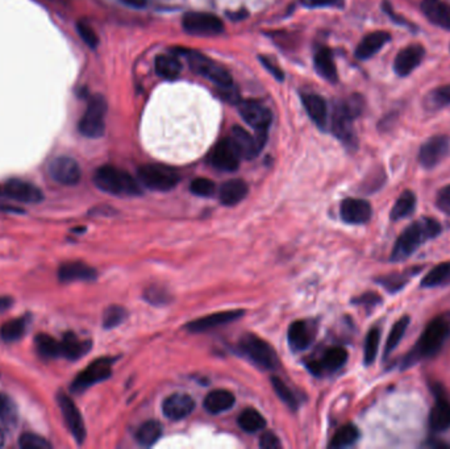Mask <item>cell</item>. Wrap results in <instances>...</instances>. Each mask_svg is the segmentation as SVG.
<instances>
[{
  "label": "cell",
  "mask_w": 450,
  "mask_h": 449,
  "mask_svg": "<svg viewBox=\"0 0 450 449\" xmlns=\"http://www.w3.org/2000/svg\"><path fill=\"white\" fill-rule=\"evenodd\" d=\"M62 356L66 357L67 360L75 361L80 357L84 356L91 349V342L89 340H80L77 335L73 332H67L62 339Z\"/></svg>",
  "instance_id": "f1b7e54d"
},
{
  "label": "cell",
  "mask_w": 450,
  "mask_h": 449,
  "mask_svg": "<svg viewBox=\"0 0 450 449\" xmlns=\"http://www.w3.org/2000/svg\"><path fill=\"white\" fill-rule=\"evenodd\" d=\"M195 409V400L183 393H175L163 400L162 411L172 421H182Z\"/></svg>",
  "instance_id": "e0dca14e"
},
{
  "label": "cell",
  "mask_w": 450,
  "mask_h": 449,
  "mask_svg": "<svg viewBox=\"0 0 450 449\" xmlns=\"http://www.w3.org/2000/svg\"><path fill=\"white\" fill-rule=\"evenodd\" d=\"M379 342H381V332L377 328L372 330L368 333L366 340H365V364L370 365L374 362L377 353H378V348H379Z\"/></svg>",
  "instance_id": "ee69618b"
},
{
  "label": "cell",
  "mask_w": 450,
  "mask_h": 449,
  "mask_svg": "<svg viewBox=\"0 0 450 449\" xmlns=\"http://www.w3.org/2000/svg\"><path fill=\"white\" fill-rule=\"evenodd\" d=\"M48 172L57 184L65 186L77 185L82 177L78 162L71 157H66V156L54 159L49 164Z\"/></svg>",
  "instance_id": "5bb4252c"
},
{
  "label": "cell",
  "mask_w": 450,
  "mask_h": 449,
  "mask_svg": "<svg viewBox=\"0 0 450 449\" xmlns=\"http://www.w3.org/2000/svg\"><path fill=\"white\" fill-rule=\"evenodd\" d=\"M232 143L237 148L240 155L242 159H252L260 155L262 150V146L258 144L255 136H253L249 132H246L241 127H233L231 137Z\"/></svg>",
  "instance_id": "7402d4cb"
},
{
  "label": "cell",
  "mask_w": 450,
  "mask_h": 449,
  "mask_svg": "<svg viewBox=\"0 0 450 449\" xmlns=\"http://www.w3.org/2000/svg\"><path fill=\"white\" fill-rule=\"evenodd\" d=\"M271 385H273V389L274 391L277 393V396H279V399L291 410H295L298 407V399L296 396H294L290 387L283 382L280 378L278 377H273L271 378Z\"/></svg>",
  "instance_id": "b9f144b4"
},
{
  "label": "cell",
  "mask_w": 450,
  "mask_h": 449,
  "mask_svg": "<svg viewBox=\"0 0 450 449\" xmlns=\"http://www.w3.org/2000/svg\"><path fill=\"white\" fill-rule=\"evenodd\" d=\"M120 1L132 8H144L147 3V0H120Z\"/></svg>",
  "instance_id": "680465c9"
},
{
  "label": "cell",
  "mask_w": 450,
  "mask_h": 449,
  "mask_svg": "<svg viewBox=\"0 0 450 449\" xmlns=\"http://www.w3.org/2000/svg\"><path fill=\"white\" fill-rule=\"evenodd\" d=\"M416 207V197L412 191H404L399 198H397L393 210H391V219L393 220H400L407 218L412 212L415 211Z\"/></svg>",
  "instance_id": "8d00e7d4"
},
{
  "label": "cell",
  "mask_w": 450,
  "mask_h": 449,
  "mask_svg": "<svg viewBox=\"0 0 450 449\" xmlns=\"http://www.w3.org/2000/svg\"><path fill=\"white\" fill-rule=\"evenodd\" d=\"M107 103L102 95H95L80 121V132L89 139H99L106 131Z\"/></svg>",
  "instance_id": "5b68a950"
},
{
  "label": "cell",
  "mask_w": 450,
  "mask_h": 449,
  "mask_svg": "<svg viewBox=\"0 0 450 449\" xmlns=\"http://www.w3.org/2000/svg\"><path fill=\"white\" fill-rule=\"evenodd\" d=\"M27 327V317H16L10 322H6L0 327V337L6 343H15L26 335Z\"/></svg>",
  "instance_id": "d6a6232c"
},
{
  "label": "cell",
  "mask_w": 450,
  "mask_h": 449,
  "mask_svg": "<svg viewBox=\"0 0 450 449\" xmlns=\"http://www.w3.org/2000/svg\"><path fill=\"white\" fill-rule=\"evenodd\" d=\"M4 440H6V434H4V430H3V427L0 425V447L4 444Z\"/></svg>",
  "instance_id": "94428289"
},
{
  "label": "cell",
  "mask_w": 450,
  "mask_h": 449,
  "mask_svg": "<svg viewBox=\"0 0 450 449\" xmlns=\"http://www.w3.org/2000/svg\"><path fill=\"white\" fill-rule=\"evenodd\" d=\"M240 348L242 353L249 357L255 365L267 370L278 368V356L274 348L261 337L246 333L240 340Z\"/></svg>",
  "instance_id": "277c9868"
},
{
  "label": "cell",
  "mask_w": 450,
  "mask_h": 449,
  "mask_svg": "<svg viewBox=\"0 0 450 449\" xmlns=\"http://www.w3.org/2000/svg\"><path fill=\"white\" fill-rule=\"evenodd\" d=\"M162 435V424L159 421H147L140 425L136 434V440L144 446V447H152L159 441V437Z\"/></svg>",
  "instance_id": "e575fe53"
},
{
  "label": "cell",
  "mask_w": 450,
  "mask_h": 449,
  "mask_svg": "<svg viewBox=\"0 0 450 449\" xmlns=\"http://www.w3.org/2000/svg\"><path fill=\"white\" fill-rule=\"evenodd\" d=\"M408 324H410L408 317H403L402 319H399L397 323L394 324L393 330L390 332V336L387 339V343H386V349H384L386 356L390 355L397 348V344L400 343V340L403 339L404 332L407 330Z\"/></svg>",
  "instance_id": "60d3db41"
},
{
  "label": "cell",
  "mask_w": 450,
  "mask_h": 449,
  "mask_svg": "<svg viewBox=\"0 0 450 449\" xmlns=\"http://www.w3.org/2000/svg\"><path fill=\"white\" fill-rule=\"evenodd\" d=\"M315 67L318 74L327 80H337V69L333 61V55L328 48L320 49L315 55Z\"/></svg>",
  "instance_id": "836d02e7"
},
{
  "label": "cell",
  "mask_w": 450,
  "mask_h": 449,
  "mask_svg": "<svg viewBox=\"0 0 450 449\" xmlns=\"http://www.w3.org/2000/svg\"><path fill=\"white\" fill-rule=\"evenodd\" d=\"M186 58L190 64V67L204 78L211 80L217 87H225L229 85H233V80L231 74L225 70L224 67H220L211 58L198 53V52H185Z\"/></svg>",
  "instance_id": "52a82bcc"
},
{
  "label": "cell",
  "mask_w": 450,
  "mask_h": 449,
  "mask_svg": "<svg viewBox=\"0 0 450 449\" xmlns=\"http://www.w3.org/2000/svg\"><path fill=\"white\" fill-rule=\"evenodd\" d=\"M449 139L445 136H436L429 139L419 152V161L424 168L431 169L437 166L449 155Z\"/></svg>",
  "instance_id": "9a60e30c"
},
{
  "label": "cell",
  "mask_w": 450,
  "mask_h": 449,
  "mask_svg": "<svg viewBox=\"0 0 450 449\" xmlns=\"http://www.w3.org/2000/svg\"><path fill=\"white\" fill-rule=\"evenodd\" d=\"M341 218L349 224H363L371 218V206L363 199H345L341 204Z\"/></svg>",
  "instance_id": "d6986e66"
},
{
  "label": "cell",
  "mask_w": 450,
  "mask_h": 449,
  "mask_svg": "<svg viewBox=\"0 0 450 449\" xmlns=\"http://www.w3.org/2000/svg\"><path fill=\"white\" fill-rule=\"evenodd\" d=\"M144 298L149 303L154 304V306H163V304L170 303V301H172L170 292L161 286H150L145 291Z\"/></svg>",
  "instance_id": "f6af8a7d"
},
{
  "label": "cell",
  "mask_w": 450,
  "mask_h": 449,
  "mask_svg": "<svg viewBox=\"0 0 450 449\" xmlns=\"http://www.w3.org/2000/svg\"><path fill=\"white\" fill-rule=\"evenodd\" d=\"M431 428L436 432L445 431L450 427V403L445 398H438L435 407L429 414Z\"/></svg>",
  "instance_id": "4dcf8cb0"
},
{
  "label": "cell",
  "mask_w": 450,
  "mask_h": 449,
  "mask_svg": "<svg viewBox=\"0 0 450 449\" xmlns=\"http://www.w3.org/2000/svg\"><path fill=\"white\" fill-rule=\"evenodd\" d=\"M190 190L192 194H195L198 197H211L216 191V185L212 182L211 179L197 178L191 182Z\"/></svg>",
  "instance_id": "681fc988"
},
{
  "label": "cell",
  "mask_w": 450,
  "mask_h": 449,
  "mask_svg": "<svg viewBox=\"0 0 450 449\" xmlns=\"http://www.w3.org/2000/svg\"><path fill=\"white\" fill-rule=\"evenodd\" d=\"M115 358L103 357L91 362L86 369L78 374V377L71 383V390L74 393H82L91 387L95 383L103 382L112 374V364Z\"/></svg>",
  "instance_id": "ba28073f"
},
{
  "label": "cell",
  "mask_w": 450,
  "mask_h": 449,
  "mask_svg": "<svg viewBox=\"0 0 450 449\" xmlns=\"http://www.w3.org/2000/svg\"><path fill=\"white\" fill-rule=\"evenodd\" d=\"M143 185L154 191H169L178 185L179 174L169 166L144 165L137 172Z\"/></svg>",
  "instance_id": "8992f818"
},
{
  "label": "cell",
  "mask_w": 450,
  "mask_h": 449,
  "mask_svg": "<svg viewBox=\"0 0 450 449\" xmlns=\"http://www.w3.org/2000/svg\"><path fill=\"white\" fill-rule=\"evenodd\" d=\"M239 425L242 431L254 434L265 428V418L254 409H246L240 414Z\"/></svg>",
  "instance_id": "d590c367"
},
{
  "label": "cell",
  "mask_w": 450,
  "mask_h": 449,
  "mask_svg": "<svg viewBox=\"0 0 450 449\" xmlns=\"http://www.w3.org/2000/svg\"><path fill=\"white\" fill-rule=\"evenodd\" d=\"M19 446L23 449H51L52 444L39 435L35 434H23L19 439Z\"/></svg>",
  "instance_id": "c3c4849f"
},
{
  "label": "cell",
  "mask_w": 450,
  "mask_h": 449,
  "mask_svg": "<svg viewBox=\"0 0 450 449\" xmlns=\"http://www.w3.org/2000/svg\"><path fill=\"white\" fill-rule=\"evenodd\" d=\"M378 282L384 285L387 290L394 291L403 288L404 283L407 282V278L402 276H388V277L381 278Z\"/></svg>",
  "instance_id": "816d5d0a"
},
{
  "label": "cell",
  "mask_w": 450,
  "mask_h": 449,
  "mask_svg": "<svg viewBox=\"0 0 450 449\" xmlns=\"http://www.w3.org/2000/svg\"><path fill=\"white\" fill-rule=\"evenodd\" d=\"M244 315V311H224V312H216L207 317H200L194 322H190L187 324V330L194 333L204 332V331L213 330L220 326L229 324L235 320H237Z\"/></svg>",
  "instance_id": "ffe728a7"
},
{
  "label": "cell",
  "mask_w": 450,
  "mask_h": 449,
  "mask_svg": "<svg viewBox=\"0 0 450 449\" xmlns=\"http://www.w3.org/2000/svg\"><path fill=\"white\" fill-rule=\"evenodd\" d=\"M236 399L235 396L228 390H215L211 391L204 399V409L210 414H222L232 409Z\"/></svg>",
  "instance_id": "f546056e"
},
{
  "label": "cell",
  "mask_w": 450,
  "mask_h": 449,
  "mask_svg": "<svg viewBox=\"0 0 450 449\" xmlns=\"http://www.w3.org/2000/svg\"><path fill=\"white\" fill-rule=\"evenodd\" d=\"M260 61H261V64L264 65V67H265L266 70L276 78V80H283V78H285V74H283V71H282V69L277 65V64H274L270 58H267V57H260Z\"/></svg>",
  "instance_id": "11a10c76"
},
{
  "label": "cell",
  "mask_w": 450,
  "mask_h": 449,
  "mask_svg": "<svg viewBox=\"0 0 450 449\" xmlns=\"http://www.w3.org/2000/svg\"><path fill=\"white\" fill-rule=\"evenodd\" d=\"M128 314H127V310L120 307V306H111L108 307L106 311H105V315H103V326L107 330H111V328H115L118 327L120 324L124 323V320L127 319Z\"/></svg>",
  "instance_id": "7bdbcfd3"
},
{
  "label": "cell",
  "mask_w": 450,
  "mask_h": 449,
  "mask_svg": "<svg viewBox=\"0 0 450 449\" xmlns=\"http://www.w3.org/2000/svg\"><path fill=\"white\" fill-rule=\"evenodd\" d=\"M422 10L425 17L437 27L450 30V4L444 0H423Z\"/></svg>",
  "instance_id": "603a6c76"
},
{
  "label": "cell",
  "mask_w": 450,
  "mask_h": 449,
  "mask_svg": "<svg viewBox=\"0 0 450 449\" xmlns=\"http://www.w3.org/2000/svg\"><path fill=\"white\" fill-rule=\"evenodd\" d=\"M57 400H58V406L61 409V412L64 415V419H65V423H66L71 435L74 436V439L77 440L78 444H83V441L86 439V427H84V422L82 419V415H80L77 405L65 393H60L57 396Z\"/></svg>",
  "instance_id": "4fadbf2b"
},
{
  "label": "cell",
  "mask_w": 450,
  "mask_h": 449,
  "mask_svg": "<svg viewBox=\"0 0 450 449\" xmlns=\"http://www.w3.org/2000/svg\"><path fill=\"white\" fill-rule=\"evenodd\" d=\"M241 155L231 139L219 141L212 149L210 162L212 166L222 172H235L239 169Z\"/></svg>",
  "instance_id": "7c38bea8"
},
{
  "label": "cell",
  "mask_w": 450,
  "mask_h": 449,
  "mask_svg": "<svg viewBox=\"0 0 450 449\" xmlns=\"http://www.w3.org/2000/svg\"><path fill=\"white\" fill-rule=\"evenodd\" d=\"M12 306V298L10 297H0V314L7 311Z\"/></svg>",
  "instance_id": "91938a15"
},
{
  "label": "cell",
  "mask_w": 450,
  "mask_h": 449,
  "mask_svg": "<svg viewBox=\"0 0 450 449\" xmlns=\"http://www.w3.org/2000/svg\"><path fill=\"white\" fill-rule=\"evenodd\" d=\"M93 184L102 191L116 197H137L141 194V187L129 173L109 165L95 172Z\"/></svg>",
  "instance_id": "7a4b0ae2"
},
{
  "label": "cell",
  "mask_w": 450,
  "mask_h": 449,
  "mask_svg": "<svg viewBox=\"0 0 450 449\" xmlns=\"http://www.w3.org/2000/svg\"><path fill=\"white\" fill-rule=\"evenodd\" d=\"M240 115L251 127L254 128L255 133H266L271 124V112L267 107L261 105L255 100H240Z\"/></svg>",
  "instance_id": "8fae6325"
},
{
  "label": "cell",
  "mask_w": 450,
  "mask_h": 449,
  "mask_svg": "<svg viewBox=\"0 0 450 449\" xmlns=\"http://www.w3.org/2000/svg\"><path fill=\"white\" fill-rule=\"evenodd\" d=\"M354 114L350 111V108L344 103H339L334 107L332 114L331 128L332 132L334 133L345 146H356V134L353 130V119Z\"/></svg>",
  "instance_id": "30bf717a"
},
{
  "label": "cell",
  "mask_w": 450,
  "mask_h": 449,
  "mask_svg": "<svg viewBox=\"0 0 450 449\" xmlns=\"http://www.w3.org/2000/svg\"><path fill=\"white\" fill-rule=\"evenodd\" d=\"M35 344H36L37 352L42 357L57 358V357L62 356V344H61V342L55 340L54 337L46 335V333H40L36 337Z\"/></svg>",
  "instance_id": "74e56055"
},
{
  "label": "cell",
  "mask_w": 450,
  "mask_h": 449,
  "mask_svg": "<svg viewBox=\"0 0 450 449\" xmlns=\"http://www.w3.org/2000/svg\"><path fill=\"white\" fill-rule=\"evenodd\" d=\"M450 333V320L448 317H438L432 320L424 331L415 352L408 357H429L436 355L442 348Z\"/></svg>",
  "instance_id": "3957f363"
},
{
  "label": "cell",
  "mask_w": 450,
  "mask_h": 449,
  "mask_svg": "<svg viewBox=\"0 0 450 449\" xmlns=\"http://www.w3.org/2000/svg\"><path fill=\"white\" fill-rule=\"evenodd\" d=\"M1 194H4V191L0 188V195H1Z\"/></svg>",
  "instance_id": "6125c7cd"
},
{
  "label": "cell",
  "mask_w": 450,
  "mask_h": 449,
  "mask_svg": "<svg viewBox=\"0 0 450 449\" xmlns=\"http://www.w3.org/2000/svg\"><path fill=\"white\" fill-rule=\"evenodd\" d=\"M287 336H289V343L294 351H305L314 342L315 333L307 323L298 320L294 322L290 326Z\"/></svg>",
  "instance_id": "4316f807"
},
{
  "label": "cell",
  "mask_w": 450,
  "mask_h": 449,
  "mask_svg": "<svg viewBox=\"0 0 450 449\" xmlns=\"http://www.w3.org/2000/svg\"><path fill=\"white\" fill-rule=\"evenodd\" d=\"M348 360V352L341 346H333L330 348L321 360L318 361H311L308 364V369L314 374L320 376L325 371H334L339 370Z\"/></svg>",
  "instance_id": "44dd1931"
},
{
  "label": "cell",
  "mask_w": 450,
  "mask_h": 449,
  "mask_svg": "<svg viewBox=\"0 0 450 449\" xmlns=\"http://www.w3.org/2000/svg\"><path fill=\"white\" fill-rule=\"evenodd\" d=\"M58 279L61 282H77V281H93L96 279V270L80 261L65 263L58 269Z\"/></svg>",
  "instance_id": "cb8c5ba5"
},
{
  "label": "cell",
  "mask_w": 450,
  "mask_h": 449,
  "mask_svg": "<svg viewBox=\"0 0 450 449\" xmlns=\"http://www.w3.org/2000/svg\"><path fill=\"white\" fill-rule=\"evenodd\" d=\"M390 40L391 36L387 32H372L359 42L356 49V57L359 60H368L379 52Z\"/></svg>",
  "instance_id": "484cf974"
},
{
  "label": "cell",
  "mask_w": 450,
  "mask_h": 449,
  "mask_svg": "<svg viewBox=\"0 0 450 449\" xmlns=\"http://www.w3.org/2000/svg\"><path fill=\"white\" fill-rule=\"evenodd\" d=\"M303 1L309 7H339L343 4V0H303Z\"/></svg>",
  "instance_id": "9f6ffc18"
},
{
  "label": "cell",
  "mask_w": 450,
  "mask_h": 449,
  "mask_svg": "<svg viewBox=\"0 0 450 449\" xmlns=\"http://www.w3.org/2000/svg\"><path fill=\"white\" fill-rule=\"evenodd\" d=\"M424 48L419 44L408 45L404 49H402L397 54L395 62H394V69L395 73L400 77H406L411 74L416 67L420 65V62L424 58Z\"/></svg>",
  "instance_id": "ac0fdd59"
},
{
  "label": "cell",
  "mask_w": 450,
  "mask_h": 449,
  "mask_svg": "<svg viewBox=\"0 0 450 449\" xmlns=\"http://www.w3.org/2000/svg\"><path fill=\"white\" fill-rule=\"evenodd\" d=\"M302 102L309 118L318 128L324 130L328 125V107L325 100L316 94H302Z\"/></svg>",
  "instance_id": "d4e9b609"
},
{
  "label": "cell",
  "mask_w": 450,
  "mask_h": 449,
  "mask_svg": "<svg viewBox=\"0 0 450 449\" xmlns=\"http://www.w3.org/2000/svg\"><path fill=\"white\" fill-rule=\"evenodd\" d=\"M183 28L186 32L198 36H215L224 30L223 21L207 12H188L183 17Z\"/></svg>",
  "instance_id": "9c48e42d"
},
{
  "label": "cell",
  "mask_w": 450,
  "mask_h": 449,
  "mask_svg": "<svg viewBox=\"0 0 450 449\" xmlns=\"http://www.w3.org/2000/svg\"><path fill=\"white\" fill-rule=\"evenodd\" d=\"M260 447L264 449H278L282 447L280 440L273 432H265L260 439Z\"/></svg>",
  "instance_id": "db71d44e"
},
{
  "label": "cell",
  "mask_w": 450,
  "mask_h": 449,
  "mask_svg": "<svg viewBox=\"0 0 450 449\" xmlns=\"http://www.w3.org/2000/svg\"><path fill=\"white\" fill-rule=\"evenodd\" d=\"M378 301H379V297H377L374 294H365L363 297H361L356 302L362 304H375Z\"/></svg>",
  "instance_id": "6f0895ef"
},
{
  "label": "cell",
  "mask_w": 450,
  "mask_h": 449,
  "mask_svg": "<svg viewBox=\"0 0 450 449\" xmlns=\"http://www.w3.org/2000/svg\"><path fill=\"white\" fill-rule=\"evenodd\" d=\"M16 421V406L12 399L6 394H0V423L10 425Z\"/></svg>",
  "instance_id": "bcb514c9"
},
{
  "label": "cell",
  "mask_w": 450,
  "mask_h": 449,
  "mask_svg": "<svg viewBox=\"0 0 450 449\" xmlns=\"http://www.w3.org/2000/svg\"><path fill=\"white\" fill-rule=\"evenodd\" d=\"M249 187L242 179H231L226 181L220 187L219 198L225 206H235L239 204L248 195Z\"/></svg>",
  "instance_id": "83f0119b"
},
{
  "label": "cell",
  "mask_w": 450,
  "mask_h": 449,
  "mask_svg": "<svg viewBox=\"0 0 450 449\" xmlns=\"http://www.w3.org/2000/svg\"><path fill=\"white\" fill-rule=\"evenodd\" d=\"M4 195L21 203H40L44 199V194L37 186L32 185L21 179H10L4 185Z\"/></svg>",
  "instance_id": "2e32d148"
},
{
  "label": "cell",
  "mask_w": 450,
  "mask_h": 449,
  "mask_svg": "<svg viewBox=\"0 0 450 449\" xmlns=\"http://www.w3.org/2000/svg\"><path fill=\"white\" fill-rule=\"evenodd\" d=\"M77 29H78V33H80V39L84 41L90 48L95 49L98 46V42H99V39L95 33L93 28L90 27L87 23H83V21H80L78 26H77Z\"/></svg>",
  "instance_id": "f907efd6"
},
{
  "label": "cell",
  "mask_w": 450,
  "mask_h": 449,
  "mask_svg": "<svg viewBox=\"0 0 450 449\" xmlns=\"http://www.w3.org/2000/svg\"><path fill=\"white\" fill-rule=\"evenodd\" d=\"M437 207L450 215V185L441 188L437 194Z\"/></svg>",
  "instance_id": "f5cc1de1"
},
{
  "label": "cell",
  "mask_w": 450,
  "mask_h": 449,
  "mask_svg": "<svg viewBox=\"0 0 450 449\" xmlns=\"http://www.w3.org/2000/svg\"><path fill=\"white\" fill-rule=\"evenodd\" d=\"M156 71L161 78L175 80L182 71V64L172 54H161L156 58Z\"/></svg>",
  "instance_id": "1f68e13d"
},
{
  "label": "cell",
  "mask_w": 450,
  "mask_h": 449,
  "mask_svg": "<svg viewBox=\"0 0 450 449\" xmlns=\"http://www.w3.org/2000/svg\"><path fill=\"white\" fill-rule=\"evenodd\" d=\"M359 437V431L357 427L353 424H346L341 427L334 436L332 437L331 448H345L353 446Z\"/></svg>",
  "instance_id": "ab89813d"
},
{
  "label": "cell",
  "mask_w": 450,
  "mask_h": 449,
  "mask_svg": "<svg viewBox=\"0 0 450 449\" xmlns=\"http://www.w3.org/2000/svg\"><path fill=\"white\" fill-rule=\"evenodd\" d=\"M441 232V224L431 218H423L408 225L403 234L397 238L395 247L393 249V261H404L412 256L416 249L423 245L425 241L436 238Z\"/></svg>",
  "instance_id": "6da1fadb"
},
{
  "label": "cell",
  "mask_w": 450,
  "mask_h": 449,
  "mask_svg": "<svg viewBox=\"0 0 450 449\" xmlns=\"http://www.w3.org/2000/svg\"><path fill=\"white\" fill-rule=\"evenodd\" d=\"M450 105V85L441 86L428 95V106L442 108Z\"/></svg>",
  "instance_id": "7dc6e473"
},
{
  "label": "cell",
  "mask_w": 450,
  "mask_h": 449,
  "mask_svg": "<svg viewBox=\"0 0 450 449\" xmlns=\"http://www.w3.org/2000/svg\"><path fill=\"white\" fill-rule=\"evenodd\" d=\"M450 283V263H442L433 267L425 277L423 278V288H437Z\"/></svg>",
  "instance_id": "f35d334b"
}]
</instances>
